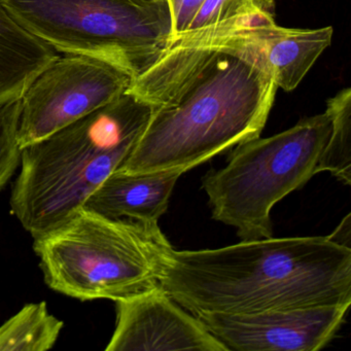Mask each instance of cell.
Instances as JSON below:
<instances>
[{"instance_id":"obj_4","label":"cell","mask_w":351,"mask_h":351,"mask_svg":"<svg viewBox=\"0 0 351 351\" xmlns=\"http://www.w3.org/2000/svg\"><path fill=\"white\" fill-rule=\"evenodd\" d=\"M34 239L46 285L81 301H118L159 285L171 246L158 223L110 219L85 208Z\"/></svg>"},{"instance_id":"obj_14","label":"cell","mask_w":351,"mask_h":351,"mask_svg":"<svg viewBox=\"0 0 351 351\" xmlns=\"http://www.w3.org/2000/svg\"><path fill=\"white\" fill-rule=\"evenodd\" d=\"M21 99L0 106V191L3 190L21 165L19 121Z\"/></svg>"},{"instance_id":"obj_6","label":"cell","mask_w":351,"mask_h":351,"mask_svg":"<svg viewBox=\"0 0 351 351\" xmlns=\"http://www.w3.org/2000/svg\"><path fill=\"white\" fill-rule=\"evenodd\" d=\"M28 32L63 54L108 61L138 77L172 36L168 3L155 0H3Z\"/></svg>"},{"instance_id":"obj_12","label":"cell","mask_w":351,"mask_h":351,"mask_svg":"<svg viewBox=\"0 0 351 351\" xmlns=\"http://www.w3.org/2000/svg\"><path fill=\"white\" fill-rule=\"evenodd\" d=\"M64 322L46 302L30 303L0 326V351H47L56 344Z\"/></svg>"},{"instance_id":"obj_8","label":"cell","mask_w":351,"mask_h":351,"mask_svg":"<svg viewBox=\"0 0 351 351\" xmlns=\"http://www.w3.org/2000/svg\"><path fill=\"white\" fill-rule=\"evenodd\" d=\"M349 307L312 306L252 313L201 312L196 316L228 350L317 351L336 336Z\"/></svg>"},{"instance_id":"obj_5","label":"cell","mask_w":351,"mask_h":351,"mask_svg":"<svg viewBox=\"0 0 351 351\" xmlns=\"http://www.w3.org/2000/svg\"><path fill=\"white\" fill-rule=\"evenodd\" d=\"M330 127L326 110L279 134L236 145L227 165L202 180L213 219L235 228L241 241L273 237V206L315 176Z\"/></svg>"},{"instance_id":"obj_3","label":"cell","mask_w":351,"mask_h":351,"mask_svg":"<svg viewBox=\"0 0 351 351\" xmlns=\"http://www.w3.org/2000/svg\"><path fill=\"white\" fill-rule=\"evenodd\" d=\"M153 108L132 94L22 149L12 188V213L38 237L83 208L136 145Z\"/></svg>"},{"instance_id":"obj_10","label":"cell","mask_w":351,"mask_h":351,"mask_svg":"<svg viewBox=\"0 0 351 351\" xmlns=\"http://www.w3.org/2000/svg\"><path fill=\"white\" fill-rule=\"evenodd\" d=\"M180 171L129 174L112 172L83 208L110 219L158 223L167 211Z\"/></svg>"},{"instance_id":"obj_9","label":"cell","mask_w":351,"mask_h":351,"mask_svg":"<svg viewBox=\"0 0 351 351\" xmlns=\"http://www.w3.org/2000/svg\"><path fill=\"white\" fill-rule=\"evenodd\" d=\"M114 302L116 328L106 351H229L160 285Z\"/></svg>"},{"instance_id":"obj_17","label":"cell","mask_w":351,"mask_h":351,"mask_svg":"<svg viewBox=\"0 0 351 351\" xmlns=\"http://www.w3.org/2000/svg\"><path fill=\"white\" fill-rule=\"evenodd\" d=\"M328 239L340 245L346 246V247L351 248V219L350 215H347L345 219L341 221L340 225L337 227V229L328 236Z\"/></svg>"},{"instance_id":"obj_13","label":"cell","mask_w":351,"mask_h":351,"mask_svg":"<svg viewBox=\"0 0 351 351\" xmlns=\"http://www.w3.org/2000/svg\"><path fill=\"white\" fill-rule=\"evenodd\" d=\"M330 117V135L315 168L328 171L346 186L351 184V89L341 90L326 102Z\"/></svg>"},{"instance_id":"obj_2","label":"cell","mask_w":351,"mask_h":351,"mask_svg":"<svg viewBox=\"0 0 351 351\" xmlns=\"http://www.w3.org/2000/svg\"><path fill=\"white\" fill-rule=\"evenodd\" d=\"M159 285L194 315L351 305V248L328 236L264 238L217 250L170 246Z\"/></svg>"},{"instance_id":"obj_16","label":"cell","mask_w":351,"mask_h":351,"mask_svg":"<svg viewBox=\"0 0 351 351\" xmlns=\"http://www.w3.org/2000/svg\"><path fill=\"white\" fill-rule=\"evenodd\" d=\"M203 0H168L172 18V36L184 32Z\"/></svg>"},{"instance_id":"obj_1","label":"cell","mask_w":351,"mask_h":351,"mask_svg":"<svg viewBox=\"0 0 351 351\" xmlns=\"http://www.w3.org/2000/svg\"><path fill=\"white\" fill-rule=\"evenodd\" d=\"M277 89L260 49L240 32L219 49L166 46L127 91L153 112L117 170L184 174L256 138Z\"/></svg>"},{"instance_id":"obj_11","label":"cell","mask_w":351,"mask_h":351,"mask_svg":"<svg viewBox=\"0 0 351 351\" xmlns=\"http://www.w3.org/2000/svg\"><path fill=\"white\" fill-rule=\"evenodd\" d=\"M59 57L52 47L22 27L0 0V106L21 99Z\"/></svg>"},{"instance_id":"obj_7","label":"cell","mask_w":351,"mask_h":351,"mask_svg":"<svg viewBox=\"0 0 351 351\" xmlns=\"http://www.w3.org/2000/svg\"><path fill=\"white\" fill-rule=\"evenodd\" d=\"M136 79L108 61L65 54L38 75L21 98L20 147L38 143L126 93Z\"/></svg>"},{"instance_id":"obj_15","label":"cell","mask_w":351,"mask_h":351,"mask_svg":"<svg viewBox=\"0 0 351 351\" xmlns=\"http://www.w3.org/2000/svg\"><path fill=\"white\" fill-rule=\"evenodd\" d=\"M274 9L275 0H203L186 30L204 27L261 10Z\"/></svg>"},{"instance_id":"obj_18","label":"cell","mask_w":351,"mask_h":351,"mask_svg":"<svg viewBox=\"0 0 351 351\" xmlns=\"http://www.w3.org/2000/svg\"><path fill=\"white\" fill-rule=\"evenodd\" d=\"M155 1H162V3H168V0H155ZM169 5V3H168Z\"/></svg>"}]
</instances>
